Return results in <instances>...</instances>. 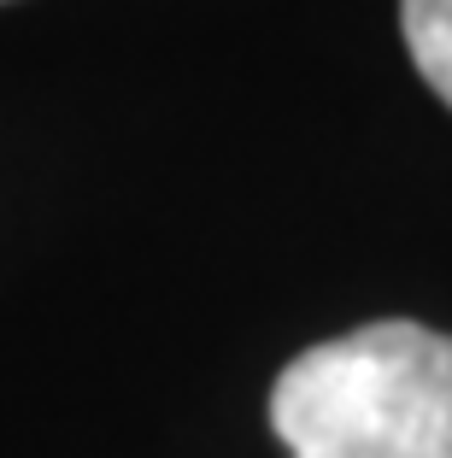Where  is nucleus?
Returning a JSON list of instances; mask_svg holds the SVG:
<instances>
[{
    "label": "nucleus",
    "instance_id": "obj_1",
    "mask_svg": "<svg viewBox=\"0 0 452 458\" xmlns=\"http://www.w3.org/2000/svg\"><path fill=\"white\" fill-rule=\"evenodd\" d=\"M270 429L294 458H452V335L382 318L282 364Z\"/></svg>",
    "mask_w": 452,
    "mask_h": 458
},
{
    "label": "nucleus",
    "instance_id": "obj_2",
    "mask_svg": "<svg viewBox=\"0 0 452 458\" xmlns=\"http://www.w3.org/2000/svg\"><path fill=\"white\" fill-rule=\"evenodd\" d=\"M399 30L423 82L452 106V0H399Z\"/></svg>",
    "mask_w": 452,
    "mask_h": 458
}]
</instances>
